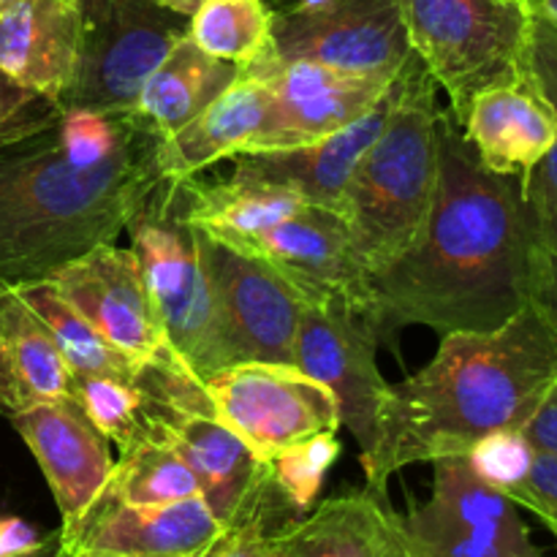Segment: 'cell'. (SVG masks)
<instances>
[{"label":"cell","instance_id":"obj_49","mask_svg":"<svg viewBox=\"0 0 557 557\" xmlns=\"http://www.w3.org/2000/svg\"><path fill=\"white\" fill-rule=\"evenodd\" d=\"M69 557H71V555H69Z\"/></svg>","mask_w":557,"mask_h":557},{"label":"cell","instance_id":"obj_20","mask_svg":"<svg viewBox=\"0 0 557 557\" xmlns=\"http://www.w3.org/2000/svg\"><path fill=\"white\" fill-rule=\"evenodd\" d=\"M272 549L286 557H413L403 517L370 487L321 500L283 525Z\"/></svg>","mask_w":557,"mask_h":557},{"label":"cell","instance_id":"obj_23","mask_svg":"<svg viewBox=\"0 0 557 557\" xmlns=\"http://www.w3.org/2000/svg\"><path fill=\"white\" fill-rule=\"evenodd\" d=\"M267 103H270V96H267L264 82L250 71H243L210 107L201 109L172 136L161 139L158 166L163 177H196L215 163L250 152L264 125Z\"/></svg>","mask_w":557,"mask_h":557},{"label":"cell","instance_id":"obj_27","mask_svg":"<svg viewBox=\"0 0 557 557\" xmlns=\"http://www.w3.org/2000/svg\"><path fill=\"white\" fill-rule=\"evenodd\" d=\"M16 294L44 321L54 346L60 348L74 375H117V379H136L139 375L141 364L117 351L112 343L103 341L87 324L85 315L71 308L49 281L20 286Z\"/></svg>","mask_w":557,"mask_h":557},{"label":"cell","instance_id":"obj_2","mask_svg":"<svg viewBox=\"0 0 557 557\" xmlns=\"http://www.w3.org/2000/svg\"><path fill=\"white\" fill-rule=\"evenodd\" d=\"M158 145L136 112L60 109L0 147V288L52 281L112 245L163 180Z\"/></svg>","mask_w":557,"mask_h":557},{"label":"cell","instance_id":"obj_46","mask_svg":"<svg viewBox=\"0 0 557 557\" xmlns=\"http://www.w3.org/2000/svg\"><path fill=\"white\" fill-rule=\"evenodd\" d=\"M264 557H286V555H281V553H275V549H270V553H267Z\"/></svg>","mask_w":557,"mask_h":557},{"label":"cell","instance_id":"obj_17","mask_svg":"<svg viewBox=\"0 0 557 557\" xmlns=\"http://www.w3.org/2000/svg\"><path fill=\"white\" fill-rule=\"evenodd\" d=\"M60 297L79 310L107 343L139 364L166 348L134 250L101 245L52 277Z\"/></svg>","mask_w":557,"mask_h":557},{"label":"cell","instance_id":"obj_8","mask_svg":"<svg viewBox=\"0 0 557 557\" xmlns=\"http://www.w3.org/2000/svg\"><path fill=\"white\" fill-rule=\"evenodd\" d=\"M82 20L76 74L60 109L134 112L147 76L188 33V16L152 0H74Z\"/></svg>","mask_w":557,"mask_h":557},{"label":"cell","instance_id":"obj_31","mask_svg":"<svg viewBox=\"0 0 557 557\" xmlns=\"http://www.w3.org/2000/svg\"><path fill=\"white\" fill-rule=\"evenodd\" d=\"M292 520L297 515L272 482L270 468H264L243 509L223 525L221 536L201 557H264L272 549V536Z\"/></svg>","mask_w":557,"mask_h":557},{"label":"cell","instance_id":"obj_30","mask_svg":"<svg viewBox=\"0 0 557 557\" xmlns=\"http://www.w3.org/2000/svg\"><path fill=\"white\" fill-rule=\"evenodd\" d=\"M74 397L98 433L120 451L131 449L147 435L145 397L136 379L74 375Z\"/></svg>","mask_w":557,"mask_h":557},{"label":"cell","instance_id":"obj_9","mask_svg":"<svg viewBox=\"0 0 557 557\" xmlns=\"http://www.w3.org/2000/svg\"><path fill=\"white\" fill-rule=\"evenodd\" d=\"M201 386L218 417L261 462L315 435L341 430L335 395L292 364H232L207 375Z\"/></svg>","mask_w":557,"mask_h":557},{"label":"cell","instance_id":"obj_16","mask_svg":"<svg viewBox=\"0 0 557 557\" xmlns=\"http://www.w3.org/2000/svg\"><path fill=\"white\" fill-rule=\"evenodd\" d=\"M223 525L205 498L131 506L103 493L71 525L60 528L71 557H201Z\"/></svg>","mask_w":557,"mask_h":557},{"label":"cell","instance_id":"obj_28","mask_svg":"<svg viewBox=\"0 0 557 557\" xmlns=\"http://www.w3.org/2000/svg\"><path fill=\"white\" fill-rule=\"evenodd\" d=\"M272 16L267 0H205L188 20V38L245 71L270 54Z\"/></svg>","mask_w":557,"mask_h":557},{"label":"cell","instance_id":"obj_41","mask_svg":"<svg viewBox=\"0 0 557 557\" xmlns=\"http://www.w3.org/2000/svg\"><path fill=\"white\" fill-rule=\"evenodd\" d=\"M522 9L533 16H542L557 25V0H520Z\"/></svg>","mask_w":557,"mask_h":557},{"label":"cell","instance_id":"obj_39","mask_svg":"<svg viewBox=\"0 0 557 557\" xmlns=\"http://www.w3.org/2000/svg\"><path fill=\"white\" fill-rule=\"evenodd\" d=\"M531 305L547 319L557 335V256H533Z\"/></svg>","mask_w":557,"mask_h":557},{"label":"cell","instance_id":"obj_3","mask_svg":"<svg viewBox=\"0 0 557 557\" xmlns=\"http://www.w3.org/2000/svg\"><path fill=\"white\" fill-rule=\"evenodd\" d=\"M557 379V335L533 305L487 332H449L435 357L389 386L379 444L362 457L386 495L397 471L466 455L495 430H520Z\"/></svg>","mask_w":557,"mask_h":557},{"label":"cell","instance_id":"obj_32","mask_svg":"<svg viewBox=\"0 0 557 557\" xmlns=\"http://www.w3.org/2000/svg\"><path fill=\"white\" fill-rule=\"evenodd\" d=\"M341 451L343 446L337 441V433H321L315 438H308L302 444L292 446V449L281 451V455L267 462L272 482L281 490L294 515H308L319 504L326 473L332 471Z\"/></svg>","mask_w":557,"mask_h":557},{"label":"cell","instance_id":"obj_45","mask_svg":"<svg viewBox=\"0 0 557 557\" xmlns=\"http://www.w3.org/2000/svg\"><path fill=\"white\" fill-rule=\"evenodd\" d=\"M14 3H20V0H0V14H3V11H9Z\"/></svg>","mask_w":557,"mask_h":557},{"label":"cell","instance_id":"obj_43","mask_svg":"<svg viewBox=\"0 0 557 557\" xmlns=\"http://www.w3.org/2000/svg\"><path fill=\"white\" fill-rule=\"evenodd\" d=\"M319 3H324V0H267L272 14H288V11L310 9V5H319Z\"/></svg>","mask_w":557,"mask_h":557},{"label":"cell","instance_id":"obj_34","mask_svg":"<svg viewBox=\"0 0 557 557\" xmlns=\"http://www.w3.org/2000/svg\"><path fill=\"white\" fill-rule=\"evenodd\" d=\"M522 199H525L536 253L557 256V141L522 177Z\"/></svg>","mask_w":557,"mask_h":557},{"label":"cell","instance_id":"obj_22","mask_svg":"<svg viewBox=\"0 0 557 557\" xmlns=\"http://www.w3.org/2000/svg\"><path fill=\"white\" fill-rule=\"evenodd\" d=\"M79 41L74 0H20L0 14V71L58 103L74 82Z\"/></svg>","mask_w":557,"mask_h":557},{"label":"cell","instance_id":"obj_24","mask_svg":"<svg viewBox=\"0 0 557 557\" xmlns=\"http://www.w3.org/2000/svg\"><path fill=\"white\" fill-rule=\"evenodd\" d=\"M74 397V373L16 288H0V411Z\"/></svg>","mask_w":557,"mask_h":557},{"label":"cell","instance_id":"obj_6","mask_svg":"<svg viewBox=\"0 0 557 557\" xmlns=\"http://www.w3.org/2000/svg\"><path fill=\"white\" fill-rule=\"evenodd\" d=\"M411 52L462 117L487 87L525 79L531 14L515 0H397Z\"/></svg>","mask_w":557,"mask_h":557},{"label":"cell","instance_id":"obj_12","mask_svg":"<svg viewBox=\"0 0 557 557\" xmlns=\"http://www.w3.org/2000/svg\"><path fill=\"white\" fill-rule=\"evenodd\" d=\"M381 332L370 319L337 302H305L294 368L335 395L341 424L354 435L359 460L379 444L389 384L375 364Z\"/></svg>","mask_w":557,"mask_h":557},{"label":"cell","instance_id":"obj_42","mask_svg":"<svg viewBox=\"0 0 557 557\" xmlns=\"http://www.w3.org/2000/svg\"><path fill=\"white\" fill-rule=\"evenodd\" d=\"M25 557H69V553H65V547H63V536H60V528L58 531L49 533L47 542H44L36 553H30Z\"/></svg>","mask_w":557,"mask_h":557},{"label":"cell","instance_id":"obj_21","mask_svg":"<svg viewBox=\"0 0 557 557\" xmlns=\"http://www.w3.org/2000/svg\"><path fill=\"white\" fill-rule=\"evenodd\" d=\"M457 125L490 172L515 177H525L557 141L553 109L528 76L476 92Z\"/></svg>","mask_w":557,"mask_h":557},{"label":"cell","instance_id":"obj_7","mask_svg":"<svg viewBox=\"0 0 557 557\" xmlns=\"http://www.w3.org/2000/svg\"><path fill=\"white\" fill-rule=\"evenodd\" d=\"M145 397V428L166 441L196 476L207 509L221 525L234 520L264 473L261 462L218 417L205 386L169 348L141 364L136 375Z\"/></svg>","mask_w":557,"mask_h":557},{"label":"cell","instance_id":"obj_37","mask_svg":"<svg viewBox=\"0 0 557 557\" xmlns=\"http://www.w3.org/2000/svg\"><path fill=\"white\" fill-rule=\"evenodd\" d=\"M509 498L522 509L533 511L557 539V457L539 451L525 482L517 484Z\"/></svg>","mask_w":557,"mask_h":557},{"label":"cell","instance_id":"obj_38","mask_svg":"<svg viewBox=\"0 0 557 557\" xmlns=\"http://www.w3.org/2000/svg\"><path fill=\"white\" fill-rule=\"evenodd\" d=\"M520 430L531 441L533 449L542 451V455L557 457V379L547 389V395L542 397L536 411L531 413V419Z\"/></svg>","mask_w":557,"mask_h":557},{"label":"cell","instance_id":"obj_48","mask_svg":"<svg viewBox=\"0 0 557 557\" xmlns=\"http://www.w3.org/2000/svg\"><path fill=\"white\" fill-rule=\"evenodd\" d=\"M536 557H544V555H536Z\"/></svg>","mask_w":557,"mask_h":557},{"label":"cell","instance_id":"obj_11","mask_svg":"<svg viewBox=\"0 0 557 557\" xmlns=\"http://www.w3.org/2000/svg\"><path fill=\"white\" fill-rule=\"evenodd\" d=\"M413 557H536L520 506L466 455L433 460V493L403 517Z\"/></svg>","mask_w":557,"mask_h":557},{"label":"cell","instance_id":"obj_10","mask_svg":"<svg viewBox=\"0 0 557 557\" xmlns=\"http://www.w3.org/2000/svg\"><path fill=\"white\" fill-rule=\"evenodd\" d=\"M196 234L232 364L267 362L294 368L305 310L302 294L253 250L201 228Z\"/></svg>","mask_w":557,"mask_h":557},{"label":"cell","instance_id":"obj_15","mask_svg":"<svg viewBox=\"0 0 557 557\" xmlns=\"http://www.w3.org/2000/svg\"><path fill=\"white\" fill-rule=\"evenodd\" d=\"M237 245L253 250L281 272L305 302L346 305L373 321L370 277L354 253L351 234L341 212L305 205L286 221Z\"/></svg>","mask_w":557,"mask_h":557},{"label":"cell","instance_id":"obj_44","mask_svg":"<svg viewBox=\"0 0 557 557\" xmlns=\"http://www.w3.org/2000/svg\"><path fill=\"white\" fill-rule=\"evenodd\" d=\"M152 3L163 5V9L174 11V14H183V16H188V20H190V16H194V11L199 9L205 0H152Z\"/></svg>","mask_w":557,"mask_h":557},{"label":"cell","instance_id":"obj_40","mask_svg":"<svg viewBox=\"0 0 557 557\" xmlns=\"http://www.w3.org/2000/svg\"><path fill=\"white\" fill-rule=\"evenodd\" d=\"M49 533H41L22 517L0 515V557H25L36 553Z\"/></svg>","mask_w":557,"mask_h":557},{"label":"cell","instance_id":"obj_19","mask_svg":"<svg viewBox=\"0 0 557 557\" xmlns=\"http://www.w3.org/2000/svg\"><path fill=\"white\" fill-rule=\"evenodd\" d=\"M392 98H395V82L386 90V96L370 112H364L357 123L315 141V145L234 156V174L283 185V188L294 190L305 205L341 212L354 166L384 128Z\"/></svg>","mask_w":557,"mask_h":557},{"label":"cell","instance_id":"obj_36","mask_svg":"<svg viewBox=\"0 0 557 557\" xmlns=\"http://www.w3.org/2000/svg\"><path fill=\"white\" fill-rule=\"evenodd\" d=\"M525 71L544 101L553 109L557 120V25L542 16L528 22V47H525Z\"/></svg>","mask_w":557,"mask_h":557},{"label":"cell","instance_id":"obj_25","mask_svg":"<svg viewBox=\"0 0 557 557\" xmlns=\"http://www.w3.org/2000/svg\"><path fill=\"white\" fill-rule=\"evenodd\" d=\"M239 74L237 65L207 54L185 33L147 76L134 112L166 139L210 107Z\"/></svg>","mask_w":557,"mask_h":557},{"label":"cell","instance_id":"obj_29","mask_svg":"<svg viewBox=\"0 0 557 557\" xmlns=\"http://www.w3.org/2000/svg\"><path fill=\"white\" fill-rule=\"evenodd\" d=\"M107 493L131 506H163L177 500L201 498V490L183 457L147 433L131 449L120 451L114 471L107 482Z\"/></svg>","mask_w":557,"mask_h":557},{"label":"cell","instance_id":"obj_4","mask_svg":"<svg viewBox=\"0 0 557 557\" xmlns=\"http://www.w3.org/2000/svg\"><path fill=\"white\" fill-rule=\"evenodd\" d=\"M435 82L417 54L395 76L389 117L343 196V221L362 270L375 275L419 239L438 188Z\"/></svg>","mask_w":557,"mask_h":557},{"label":"cell","instance_id":"obj_26","mask_svg":"<svg viewBox=\"0 0 557 557\" xmlns=\"http://www.w3.org/2000/svg\"><path fill=\"white\" fill-rule=\"evenodd\" d=\"M180 188L188 223L228 243H248L305 207V201L283 185L234 172L218 183L180 180Z\"/></svg>","mask_w":557,"mask_h":557},{"label":"cell","instance_id":"obj_14","mask_svg":"<svg viewBox=\"0 0 557 557\" xmlns=\"http://www.w3.org/2000/svg\"><path fill=\"white\" fill-rule=\"evenodd\" d=\"M245 71L259 76L270 96L264 125L250 152L315 145L357 123L395 82L348 74L313 60H272L270 54Z\"/></svg>","mask_w":557,"mask_h":557},{"label":"cell","instance_id":"obj_35","mask_svg":"<svg viewBox=\"0 0 557 557\" xmlns=\"http://www.w3.org/2000/svg\"><path fill=\"white\" fill-rule=\"evenodd\" d=\"M60 114V107L0 71V147L47 128Z\"/></svg>","mask_w":557,"mask_h":557},{"label":"cell","instance_id":"obj_1","mask_svg":"<svg viewBox=\"0 0 557 557\" xmlns=\"http://www.w3.org/2000/svg\"><path fill=\"white\" fill-rule=\"evenodd\" d=\"M531 221L522 177L479 161L449 112L438 114V188L417 243L370 275L381 337L400 326L487 332L531 305Z\"/></svg>","mask_w":557,"mask_h":557},{"label":"cell","instance_id":"obj_47","mask_svg":"<svg viewBox=\"0 0 557 557\" xmlns=\"http://www.w3.org/2000/svg\"><path fill=\"white\" fill-rule=\"evenodd\" d=\"M515 3H520V0H515Z\"/></svg>","mask_w":557,"mask_h":557},{"label":"cell","instance_id":"obj_33","mask_svg":"<svg viewBox=\"0 0 557 557\" xmlns=\"http://www.w3.org/2000/svg\"><path fill=\"white\" fill-rule=\"evenodd\" d=\"M536 455L539 451L522 435V430H495V433H487L484 438H479L466 451L468 462L476 471V476L506 495L517 484L525 482Z\"/></svg>","mask_w":557,"mask_h":557},{"label":"cell","instance_id":"obj_5","mask_svg":"<svg viewBox=\"0 0 557 557\" xmlns=\"http://www.w3.org/2000/svg\"><path fill=\"white\" fill-rule=\"evenodd\" d=\"M125 232L172 357L199 381L232 368L199 234L185 218L180 180L163 177Z\"/></svg>","mask_w":557,"mask_h":557},{"label":"cell","instance_id":"obj_18","mask_svg":"<svg viewBox=\"0 0 557 557\" xmlns=\"http://www.w3.org/2000/svg\"><path fill=\"white\" fill-rule=\"evenodd\" d=\"M9 419L52 490L60 528L79 520L114 471L109 441L87 419L76 397L38 403Z\"/></svg>","mask_w":557,"mask_h":557},{"label":"cell","instance_id":"obj_13","mask_svg":"<svg viewBox=\"0 0 557 557\" xmlns=\"http://www.w3.org/2000/svg\"><path fill=\"white\" fill-rule=\"evenodd\" d=\"M397 0H324L272 16L270 58L395 79L411 58Z\"/></svg>","mask_w":557,"mask_h":557}]
</instances>
